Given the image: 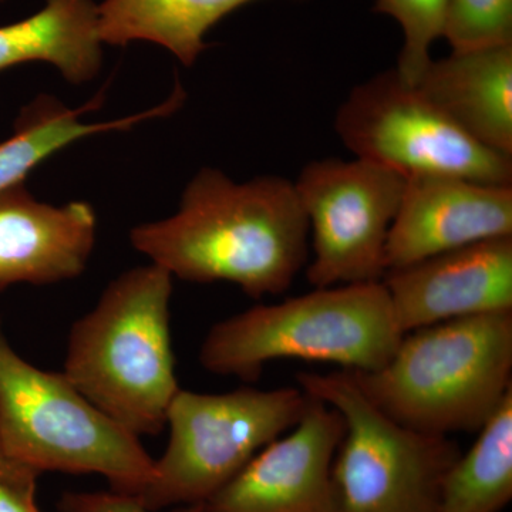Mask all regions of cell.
Instances as JSON below:
<instances>
[{
  "label": "cell",
  "instance_id": "23",
  "mask_svg": "<svg viewBox=\"0 0 512 512\" xmlns=\"http://www.w3.org/2000/svg\"><path fill=\"white\" fill-rule=\"evenodd\" d=\"M39 477V474L35 473V471L13 463V461L3 453L2 448H0V480L18 485V487L25 488V490L36 491Z\"/></svg>",
  "mask_w": 512,
  "mask_h": 512
},
{
  "label": "cell",
  "instance_id": "17",
  "mask_svg": "<svg viewBox=\"0 0 512 512\" xmlns=\"http://www.w3.org/2000/svg\"><path fill=\"white\" fill-rule=\"evenodd\" d=\"M251 2L256 0H103L99 35L110 46L156 43L191 67L207 49L205 35Z\"/></svg>",
  "mask_w": 512,
  "mask_h": 512
},
{
  "label": "cell",
  "instance_id": "15",
  "mask_svg": "<svg viewBox=\"0 0 512 512\" xmlns=\"http://www.w3.org/2000/svg\"><path fill=\"white\" fill-rule=\"evenodd\" d=\"M99 5L94 0H46L29 18L0 26V72L45 62L70 84L92 82L103 66Z\"/></svg>",
  "mask_w": 512,
  "mask_h": 512
},
{
  "label": "cell",
  "instance_id": "18",
  "mask_svg": "<svg viewBox=\"0 0 512 512\" xmlns=\"http://www.w3.org/2000/svg\"><path fill=\"white\" fill-rule=\"evenodd\" d=\"M512 500V390L443 481L440 512H501Z\"/></svg>",
  "mask_w": 512,
  "mask_h": 512
},
{
  "label": "cell",
  "instance_id": "22",
  "mask_svg": "<svg viewBox=\"0 0 512 512\" xmlns=\"http://www.w3.org/2000/svg\"><path fill=\"white\" fill-rule=\"evenodd\" d=\"M0 512H42L37 507L36 491L0 480Z\"/></svg>",
  "mask_w": 512,
  "mask_h": 512
},
{
  "label": "cell",
  "instance_id": "5",
  "mask_svg": "<svg viewBox=\"0 0 512 512\" xmlns=\"http://www.w3.org/2000/svg\"><path fill=\"white\" fill-rule=\"evenodd\" d=\"M0 448L19 466L100 474L110 488L140 497L154 458L140 437L101 413L64 373L37 369L10 346L0 320Z\"/></svg>",
  "mask_w": 512,
  "mask_h": 512
},
{
  "label": "cell",
  "instance_id": "12",
  "mask_svg": "<svg viewBox=\"0 0 512 512\" xmlns=\"http://www.w3.org/2000/svg\"><path fill=\"white\" fill-rule=\"evenodd\" d=\"M500 237H512V187L457 175H412L387 237L386 268Z\"/></svg>",
  "mask_w": 512,
  "mask_h": 512
},
{
  "label": "cell",
  "instance_id": "24",
  "mask_svg": "<svg viewBox=\"0 0 512 512\" xmlns=\"http://www.w3.org/2000/svg\"><path fill=\"white\" fill-rule=\"evenodd\" d=\"M0 2H5V0H0Z\"/></svg>",
  "mask_w": 512,
  "mask_h": 512
},
{
  "label": "cell",
  "instance_id": "16",
  "mask_svg": "<svg viewBox=\"0 0 512 512\" xmlns=\"http://www.w3.org/2000/svg\"><path fill=\"white\" fill-rule=\"evenodd\" d=\"M184 100V89L177 82L171 96L154 109L119 120L84 123V113L103 106V93L97 94L79 109H70L50 94H39L20 111L12 136L0 143V194L25 183L26 177L37 165L70 144L93 134L124 131L141 121L168 116L180 109Z\"/></svg>",
  "mask_w": 512,
  "mask_h": 512
},
{
  "label": "cell",
  "instance_id": "8",
  "mask_svg": "<svg viewBox=\"0 0 512 512\" xmlns=\"http://www.w3.org/2000/svg\"><path fill=\"white\" fill-rule=\"evenodd\" d=\"M335 130L353 156L406 178L446 174L512 187V158L468 137L396 69L356 86L336 111Z\"/></svg>",
  "mask_w": 512,
  "mask_h": 512
},
{
  "label": "cell",
  "instance_id": "14",
  "mask_svg": "<svg viewBox=\"0 0 512 512\" xmlns=\"http://www.w3.org/2000/svg\"><path fill=\"white\" fill-rule=\"evenodd\" d=\"M414 86L468 137L512 158V45L433 59Z\"/></svg>",
  "mask_w": 512,
  "mask_h": 512
},
{
  "label": "cell",
  "instance_id": "7",
  "mask_svg": "<svg viewBox=\"0 0 512 512\" xmlns=\"http://www.w3.org/2000/svg\"><path fill=\"white\" fill-rule=\"evenodd\" d=\"M311 402L301 387L204 394L178 390L168 407L170 440L140 497L148 511L204 505L249 461L292 429Z\"/></svg>",
  "mask_w": 512,
  "mask_h": 512
},
{
  "label": "cell",
  "instance_id": "19",
  "mask_svg": "<svg viewBox=\"0 0 512 512\" xmlns=\"http://www.w3.org/2000/svg\"><path fill=\"white\" fill-rule=\"evenodd\" d=\"M450 0H376L375 12L392 16L403 30V47L394 69L416 84L429 66L431 46L443 37Z\"/></svg>",
  "mask_w": 512,
  "mask_h": 512
},
{
  "label": "cell",
  "instance_id": "4",
  "mask_svg": "<svg viewBox=\"0 0 512 512\" xmlns=\"http://www.w3.org/2000/svg\"><path fill=\"white\" fill-rule=\"evenodd\" d=\"M403 336L383 282L329 286L215 323L198 359L208 372L244 382H256L266 363L278 359L375 372Z\"/></svg>",
  "mask_w": 512,
  "mask_h": 512
},
{
  "label": "cell",
  "instance_id": "11",
  "mask_svg": "<svg viewBox=\"0 0 512 512\" xmlns=\"http://www.w3.org/2000/svg\"><path fill=\"white\" fill-rule=\"evenodd\" d=\"M382 282L403 335L446 320L512 311V237L390 269Z\"/></svg>",
  "mask_w": 512,
  "mask_h": 512
},
{
  "label": "cell",
  "instance_id": "13",
  "mask_svg": "<svg viewBox=\"0 0 512 512\" xmlns=\"http://www.w3.org/2000/svg\"><path fill=\"white\" fill-rule=\"evenodd\" d=\"M97 237L89 202L36 200L25 183L0 194V292L16 284L52 285L86 271Z\"/></svg>",
  "mask_w": 512,
  "mask_h": 512
},
{
  "label": "cell",
  "instance_id": "6",
  "mask_svg": "<svg viewBox=\"0 0 512 512\" xmlns=\"http://www.w3.org/2000/svg\"><path fill=\"white\" fill-rule=\"evenodd\" d=\"M296 382L345 424L332 464V512H440L444 478L463 453L457 441L397 423L348 370L302 372Z\"/></svg>",
  "mask_w": 512,
  "mask_h": 512
},
{
  "label": "cell",
  "instance_id": "21",
  "mask_svg": "<svg viewBox=\"0 0 512 512\" xmlns=\"http://www.w3.org/2000/svg\"><path fill=\"white\" fill-rule=\"evenodd\" d=\"M59 512H151L136 495L119 491H67L57 501ZM204 505H181L171 512H202Z\"/></svg>",
  "mask_w": 512,
  "mask_h": 512
},
{
  "label": "cell",
  "instance_id": "20",
  "mask_svg": "<svg viewBox=\"0 0 512 512\" xmlns=\"http://www.w3.org/2000/svg\"><path fill=\"white\" fill-rule=\"evenodd\" d=\"M443 37L453 52L512 45V0H450Z\"/></svg>",
  "mask_w": 512,
  "mask_h": 512
},
{
  "label": "cell",
  "instance_id": "9",
  "mask_svg": "<svg viewBox=\"0 0 512 512\" xmlns=\"http://www.w3.org/2000/svg\"><path fill=\"white\" fill-rule=\"evenodd\" d=\"M407 178L362 158H320L293 181L309 224L315 288L382 282L386 245Z\"/></svg>",
  "mask_w": 512,
  "mask_h": 512
},
{
  "label": "cell",
  "instance_id": "10",
  "mask_svg": "<svg viewBox=\"0 0 512 512\" xmlns=\"http://www.w3.org/2000/svg\"><path fill=\"white\" fill-rule=\"evenodd\" d=\"M343 433L342 416L311 397L301 420L212 495L204 512H332V464Z\"/></svg>",
  "mask_w": 512,
  "mask_h": 512
},
{
  "label": "cell",
  "instance_id": "25",
  "mask_svg": "<svg viewBox=\"0 0 512 512\" xmlns=\"http://www.w3.org/2000/svg\"><path fill=\"white\" fill-rule=\"evenodd\" d=\"M202 512H204V511H202Z\"/></svg>",
  "mask_w": 512,
  "mask_h": 512
},
{
  "label": "cell",
  "instance_id": "3",
  "mask_svg": "<svg viewBox=\"0 0 512 512\" xmlns=\"http://www.w3.org/2000/svg\"><path fill=\"white\" fill-rule=\"evenodd\" d=\"M350 375L370 402L423 433H476L512 390V311L406 333L389 362Z\"/></svg>",
  "mask_w": 512,
  "mask_h": 512
},
{
  "label": "cell",
  "instance_id": "1",
  "mask_svg": "<svg viewBox=\"0 0 512 512\" xmlns=\"http://www.w3.org/2000/svg\"><path fill=\"white\" fill-rule=\"evenodd\" d=\"M130 242L171 275L225 281L249 298L281 295L309 258V224L293 181L262 175L245 183L202 168L165 220L137 225Z\"/></svg>",
  "mask_w": 512,
  "mask_h": 512
},
{
  "label": "cell",
  "instance_id": "2",
  "mask_svg": "<svg viewBox=\"0 0 512 512\" xmlns=\"http://www.w3.org/2000/svg\"><path fill=\"white\" fill-rule=\"evenodd\" d=\"M173 275L156 264L117 276L76 320L64 376L134 436H157L180 390L171 345Z\"/></svg>",
  "mask_w": 512,
  "mask_h": 512
}]
</instances>
